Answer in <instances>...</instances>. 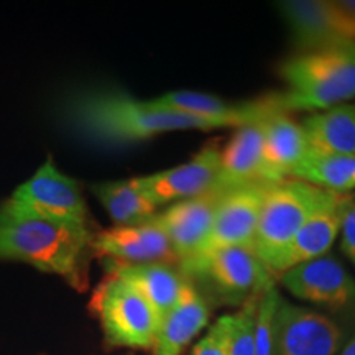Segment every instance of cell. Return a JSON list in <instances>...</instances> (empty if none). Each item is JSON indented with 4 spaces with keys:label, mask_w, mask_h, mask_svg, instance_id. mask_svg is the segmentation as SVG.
<instances>
[{
    "label": "cell",
    "mask_w": 355,
    "mask_h": 355,
    "mask_svg": "<svg viewBox=\"0 0 355 355\" xmlns=\"http://www.w3.org/2000/svg\"><path fill=\"white\" fill-rule=\"evenodd\" d=\"M69 121L83 135L102 144H130L166 132L216 130L219 122L175 112L152 101H137L122 92H89L68 105Z\"/></svg>",
    "instance_id": "cell-1"
},
{
    "label": "cell",
    "mask_w": 355,
    "mask_h": 355,
    "mask_svg": "<svg viewBox=\"0 0 355 355\" xmlns=\"http://www.w3.org/2000/svg\"><path fill=\"white\" fill-rule=\"evenodd\" d=\"M94 232L0 207V260H19L64 278L76 290L87 283V257Z\"/></svg>",
    "instance_id": "cell-2"
},
{
    "label": "cell",
    "mask_w": 355,
    "mask_h": 355,
    "mask_svg": "<svg viewBox=\"0 0 355 355\" xmlns=\"http://www.w3.org/2000/svg\"><path fill=\"white\" fill-rule=\"evenodd\" d=\"M288 91L277 94L282 112H321L355 97V42L301 51L279 68Z\"/></svg>",
    "instance_id": "cell-3"
},
{
    "label": "cell",
    "mask_w": 355,
    "mask_h": 355,
    "mask_svg": "<svg viewBox=\"0 0 355 355\" xmlns=\"http://www.w3.org/2000/svg\"><path fill=\"white\" fill-rule=\"evenodd\" d=\"M331 194L295 178L268 184L261 202L254 252L270 273H279V265L295 235Z\"/></svg>",
    "instance_id": "cell-4"
},
{
    "label": "cell",
    "mask_w": 355,
    "mask_h": 355,
    "mask_svg": "<svg viewBox=\"0 0 355 355\" xmlns=\"http://www.w3.org/2000/svg\"><path fill=\"white\" fill-rule=\"evenodd\" d=\"M104 339L114 347L152 349L158 316L145 296L125 279L107 275L92 296Z\"/></svg>",
    "instance_id": "cell-5"
},
{
    "label": "cell",
    "mask_w": 355,
    "mask_h": 355,
    "mask_svg": "<svg viewBox=\"0 0 355 355\" xmlns=\"http://www.w3.org/2000/svg\"><path fill=\"white\" fill-rule=\"evenodd\" d=\"M0 207L56 224L87 225V206L81 186L58 170L53 158H48Z\"/></svg>",
    "instance_id": "cell-6"
},
{
    "label": "cell",
    "mask_w": 355,
    "mask_h": 355,
    "mask_svg": "<svg viewBox=\"0 0 355 355\" xmlns=\"http://www.w3.org/2000/svg\"><path fill=\"white\" fill-rule=\"evenodd\" d=\"M188 275L202 277L222 303L242 306L273 285L272 273L252 248L229 247L199 261Z\"/></svg>",
    "instance_id": "cell-7"
},
{
    "label": "cell",
    "mask_w": 355,
    "mask_h": 355,
    "mask_svg": "<svg viewBox=\"0 0 355 355\" xmlns=\"http://www.w3.org/2000/svg\"><path fill=\"white\" fill-rule=\"evenodd\" d=\"M268 184L252 183L225 191L217 202L214 219L201 254L183 275H188L199 261L217 250L229 247H243L254 250L257 225L261 202Z\"/></svg>",
    "instance_id": "cell-8"
},
{
    "label": "cell",
    "mask_w": 355,
    "mask_h": 355,
    "mask_svg": "<svg viewBox=\"0 0 355 355\" xmlns=\"http://www.w3.org/2000/svg\"><path fill=\"white\" fill-rule=\"evenodd\" d=\"M343 331L318 311L279 296L273 318V355H336Z\"/></svg>",
    "instance_id": "cell-9"
},
{
    "label": "cell",
    "mask_w": 355,
    "mask_h": 355,
    "mask_svg": "<svg viewBox=\"0 0 355 355\" xmlns=\"http://www.w3.org/2000/svg\"><path fill=\"white\" fill-rule=\"evenodd\" d=\"M219 170L220 152L216 145H209L183 165L133 178V181L145 198L159 207L219 189Z\"/></svg>",
    "instance_id": "cell-10"
},
{
    "label": "cell",
    "mask_w": 355,
    "mask_h": 355,
    "mask_svg": "<svg viewBox=\"0 0 355 355\" xmlns=\"http://www.w3.org/2000/svg\"><path fill=\"white\" fill-rule=\"evenodd\" d=\"M225 191L216 189L201 196L178 201L155 216L159 227L165 230L175 260L183 272L201 254L209 235L217 202Z\"/></svg>",
    "instance_id": "cell-11"
},
{
    "label": "cell",
    "mask_w": 355,
    "mask_h": 355,
    "mask_svg": "<svg viewBox=\"0 0 355 355\" xmlns=\"http://www.w3.org/2000/svg\"><path fill=\"white\" fill-rule=\"evenodd\" d=\"M282 285L295 298L327 308L355 306V279L331 255L303 261L279 275Z\"/></svg>",
    "instance_id": "cell-12"
},
{
    "label": "cell",
    "mask_w": 355,
    "mask_h": 355,
    "mask_svg": "<svg viewBox=\"0 0 355 355\" xmlns=\"http://www.w3.org/2000/svg\"><path fill=\"white\" fill-rule=\"evenodd\" d=\"M295 38L296 46L313 51L343 42H355V35L334 2L285 0L278 3Z\"/></svg>",
    "instance_id": "cell-13"
},
{
    "label": "cell",
    "mask_w": 355,
    "mask_h": 355,
    "mask_svg": "<svg viewBox=\"0 0 355 355\" xmlns=\"http://www.w3.org/2000/svg\"><path fill=\"white\" fill-rule=\"evenodd\" d=\"M158 105L175 112L219 122L224 127H243L263 121L275 112H282L277 96L263 101L227 102L220 97L196 91H170L153 99ZM285 114V112H283Z\"/></svg>",
    "instance_id": "cell-14"
},
{
    "label": "cell",
    "mask_w": 355,
    "mask_h": 355,
    "mask_svg": "<svg viewBox=\"0 0 355 355\" xmlns=\"http://www.w3.org/2000/svg\"><path fill=\"white\" fill-rule=\"evenodd\" d=\"M92 252L105 260L122 261V263H173L170 241L165 230L155 220L139 225L112 227L96 232L91 243Z\"/></svg>",
    "instance_id": "cell-15"
},
{
    "label": "cell",
    "mask_w": 355,
    "mask_h": 355,
    "mask_svg": "<svg viewBox=\"0 0 355 355\" xmlns=\"http://www.w3.org/2000/svg\"><path fill=\"white\" fill-rule=\"evenodd\" d=\"M308 153V140L301 123L283 112H275L265 119L261 155V180L265 184L291 178Z\"/></svg>",
    "instance_id": "cell-16"
},
{
    "label": "cell",
    "mask_w": 355,
    "mask_h": 355,
    "mask_svg": "<svg viewBox=\"0 0 355 355\" xmlns=\"http://www.w3.org/2000/svg\"><path fill=\"white\" fill-rule=\"evenodd\" d=\"M209 304L193 283H186L181 298L159 319L155 336V355H183L194 337L207 326Z\"/></svg>",
    "instance_id": "cell-17"
},
{
    "label": "cell",
    "mask_w": 355,
    "mask_h": 355,
    "mask_svg": "<svg viewBox=\"0 0 355 355\" xmlns=\"http://www.w3.org/2000/svg\"><path fill=\"white\" fill-rule=\"evenodd\" d=\"M107 275L125 279L135 286L145 300L152 304L158 321L181 298L188 279L183 272L176 270L173 263H122V261L105 260Z\"/></svg>",
    "instance_id": "cell-18"
},
{
    "label": "cell",
    "mask_w": 355,
    "mask_h": 355,
    "mask_svg": "<svg viewBox=\"0 0 355 355\" xmlns=\"http://www.w3.org/2000/svg\"><path fill=\"white\" fill-rule=\"evenodd\" d=\"M344 199L345 194L332 193L331 198L311 214L288 247L282 265H279L278 275L286 272L291 266L303 263V261L327 255L340 232Z\"/></svg>",
    "instance_id": "cell-19"
},
{
    "label": "cell",
    "mask_w": 355,
    "mask_h": 355,
    "mask_svg": "<svg viewBox=\"0 0 355 355\" xmlns=\"http://www.w3.org/2000/svg\"><path fill=\"white\" fill-rule=\"evenodd\" d=\"M263 121L239 127L224 152H220L219 189L229 191L252 183H263Z\"/></svg>",
    "instance_id": "cell-20"
},
{
    "label": "cell",
    "mask_w": 355,
    "mask_h": 355,
    "mask_svg": "<svg viewBox=\"0 0 355 355\" xmlns=\"http://www.w3.org/2000/svg\"><path fill=\"white\" fill-rule=\"evenodd\" d=\"M309 152L355 157V105L340 104L308 115L303 122Z\"/></svg>",
    "instance_id": "cell-21"
},
{
    "label": "cell",
    "mask_w": 355,
    "mask_h": 355,
    "mask_svg": "<svg viewBox=\"0 0 355 355\" xmlns=\"http://www.w3.org/2000/svg\"><path fill=\"white\" fill-rule=\"evenodd\" d=\"M91 191L114 220L115 227L144 224L158 214V207L137 188L133 178L94 183Z\"/></svg>",
    "instance_id": "cell-22"
},
{
    "label": "cell",
    "mask_w": 355,
    "mask_h": 355,
    "mask_svg": "<svg viewBox=\"0 0 355 355\" xmlns=\"http://www.w3.org/2000/svg\"><path fill=\"white\" fill-rule=\"evenodd\" d=\"M291 178L334 194L355 189V157L309 152Z\"/></svg>",
    "instance_id": "cell-23"
},
{
    "label": "cell",
    "mask_w": 355,
    "mask_h": 355,
    "mask_svg": "<svg viewBox=\"0 0 355 355\" xmlns=\"http://www.w3.org/2000/svg\"><path fill=\"white\" fill-rule=\"evenodd\" d=\"M260 295L243 303L239 313L230 314L229 355H255V314Z\"/></svg>",
    "instance_id": "cell-24"
},
{
    "label": "cell",
    "mask_w": 355,
    "mask_h": 355,
    "mask_svg": "<svg viewBox=\"0 0 355 355\" xmlns=\"http://www.w3.org/2000/svg\"><path fill=\"white\" fill-rule=\"evenodd\" d=\"M279 293L275 285L261 291L255 314V355H273V318Z\"/></svg>",
    "instance_id": "cell-25"
},
{
    "label": "cell",
    "mask_w": 355,
    "mask_h": 355,
    "mask_svg": "<svg viewBox=\"0 0 355 355\" xmlns=\"http://www.w3.org/2000/svg\"><path fill=\"white\" fill-rule=\"evenodd\" d=\"M230 314L220 316L207 334L191 349L189 355H229Z\"/></svg>",
    "instance_id": "cell-26"
},
{
    "label": "cell",
    "mask_w": 355,
    "mask_h": 355,
    "mask_svg": "<svg viewBox=\"0 0 355 355\" xmlns=\"http://www.w3.org/2000/svg\"><path fill=\"white\" fill-rule=\"evenodd\" d=\"M340 248L355 265V196L345 194L340 219Z\"/></svg>",
    "instance_id": "cell-27"
},
{
    "label": "cell",
    "mask_w": 355,
    "mask_h": 355,
    "mask_svg": "<svg viewBox=\"0 0 355 355\" xmlns=\"http://www.w3.org/2000/svg\"><path fill=\"white\" fill-rule=\"evenodd\" d=\"M337 10L344 17L355 35V0H337L334 2Z\"/></svg>",
    "instance_id": "cell-28"
},
{
    "label": "cell",
    "mask_w": 355,
    "mask_h": 355,
    "mask_svg": "<svg viewBox=\"0 0 355 355\" xmlns=\"http://www.w3.org/2000/svg\"><path fill=\"white\" fill-rule=\"evenodd\" d=\"M340 355H355V336L349 340V344L345 345L343 354H340Z\"/></svg>",
    "instance_id": "cell-29"
}]
</instances>
